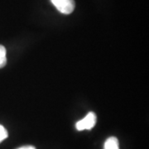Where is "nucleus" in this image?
Wrapping results in <instances>:
<instances>
[{"mask_svg": "<svg viewBox=\"0 0 149 149\" xmlns=\"http://www.w3.org/2000/svg\"><path fill=\"white\" fill-rule=\"evenodd\" d=\"M97 118H96L95 113L94 112H90L83 119L76 123L75 128L78 131H82V130H91L95 125Z\"/></svg>", "mask_w": 149, "mask_h": 149, "instance_id": "f257e3e1", "label": "nucleus"}, {"mask_svg": "<svg viewBox=\"0 0 149 149\" xmlns=\"http://www.w3.org/2000/svg\"><path fill=\"white\" fill-rule=\"evenodd\" d=\"M56 8L63 14H70L74 9V0H51Z\"/></svg>", "mask_w": 149, "mask_h": 149, "instance_id": "f03ea898", "label": "nucleus"}, {"mask_svg": "<svg viewBox=\"0 0 149 149\" xmlns=\"http://www.w3.org/2000/svg\"><path fill=\"white\" fill-rule=\"evenodd\" d=\"M104 149H119L118 141L115 137H110L104 143Z\"/></svg>", "mask_w": 149, "mask_h": 149, "instance_id": "7ed1b4c3", "label": "nucleus"}, {"mask_svg": "<svg viewBox=\"0 0 149 149\" xmlns=\"http://www.w3.org/2000/svg\"><path fill=\"white\" fill-rule=\"evenodd\" d=\"M7 63L6 49L3 46L0 45V69L3 68Z\"/></svg>", "mask_w": 149, "mask_h": 149, "instance_id": "20e7f679", "label": "nucleus"}, {"mask_svg": "<svg viewBox=\"0 0 149 149\" xmlns=\"http://www.w3.org/2000/svg\"><path fill=\"white\" fill-rule=\"evenodd\" d=\"M8 135V131L6 130V128L3 126L0 125V143L7 139Z\"/></svg>", "mask_w": 149, "mask_h": 149, "instance_id": "39448f33", "label": "nucleus"}, {"mask_svg": "<svg viewBox=\"0 0 149 149\" xmlns=\"http://www.w3.org/2000/svg\"><path fill=\"white\" fill-rule=\"evenodd\" d=\"M17 149H36L34 147L32 146H24V147H22V148H19Z\"/></svg>", "mask_w": 149, "mask_h": 149, "instance_id": "423d86ee", "label": "nucleus"}]
</instances>
